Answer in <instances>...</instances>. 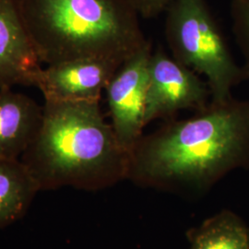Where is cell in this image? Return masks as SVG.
Returning a JSON list of instances; mask_svg holds the SVG:
<instances>
[{"label":"cell","instance_id":"obj_1","mask_svg":"<svg viewBox=\"0 0 249 249\" xmlns=\"http://www.w3.org/2000/svg\"><path fill=\"white\" fill-rule=\"evenodd\" d=\"M237 169H249V100L232 96L143 134L129 152L127 180L200 196Z\"/></svg>","mask_w":249,"mask_h":249},{"label":"cell","instance_id":"obj_2","mask_svg":"<svg viewBox=\"0 0 249 249\" xmlns=\"http://www.w3.org/2000/svg\"><path fill=\"white\" fill-rule=\"evenodd\" d=\"M19 160L40 190L97 191L127 180L129 152L100 102H47L42 124Z\"/></svg>","mask_w":249,"mask_h":249},{"label":"cell","instance_id":"obj_3","mask_svg":"<svg viewBox=\"0 0 249 249\" xmlns=\"http://www.w3.org/2000/svg\"><path fill=\"white\" fill-rule=\"evenodd\" d=\"M20 7L46 66L85 57L124 63L151 45L128 0H20Z\"/></svg>","mask_w":249,"mask_h":249},{"label":"cell","instance_id":"obj_4","mask_svg":"<svg viewBox=\"0 0 249 249\" xmlns=\"http://www.w3.org/2000/svg\"><path fill=\"white\" fill-rule=\"evenodd\" d=\"M164 36L172 56L203 76L211 102L232 97V89L248 80L234 60L206 0H173L165 10Z\"/></svg>","mask_w":249,"mask_h":249},{"label":"cell","instance_id":"obj_5","mask_svg":"<svg viewBox=\"0 0 249 249\" xmlns=\"http://www.w3.org/2000/svg\"><path fill=\"white\" fill-rule=\"evenodd\" d=\"M211 90L198 74L162 49L152 52L148 65L145 124L177 118L183 110L202 111L211 103Z\"/></svg>","mask_w":249,"mask_h":249},{"label":"cell","instance_id":"obj_6","mask_svg":"<svg viewBox=\"0 0 249 249\" xmlns=\"http://www.w3.org/2000/svg\"><path fill=\"white\" fill-rule=\"evenodd\" d=\"M152 46L125 60L107 85V107L116 138L128 152L143 135L148 65Z\"/></svg>","mask_w":249,"mask_h":249},{"label":"cell","instance_id":"obj_7","mask_svg":"<svg viewBox=\"0 0 249 249\" xmlns=\"http://www.w3.org/2000/svg\"><path fill=\"white\" fill-rule=\"evenodd\" d=\"M122 64L110 58L85 57L49 65L42 69L36 87L47 102H100Z\"/></svg>","mask_w":249,"mask_h":249},{"label":"cell","instance_id":"obj_8","mask_svg":"<svg viewBox=\"0 0 249 249\" xmlns=\"http://www.w3.org/2000/svg\"><path fill=\"white\" fill-rule=\"evenodd\" d=\"M41 64L27 31L20 0H0V89L36 87Z\"/></svg>","mask_w":249,"mask_h":249},{"label":"cell","instance_id":"obj_9","mask_svg":"<svg viewBox=\"0 0 249 249\" xmlns=\"http://www.w3.org/2000/svg\"><path fill=\"white\" fill-rule=\"evenodd\" d=\"M43 107L11 89H0V160H18L35 139Z\"/></svg>","mask_w":249,"mask_h":249},{"label":"cell","instance_id":"obj_10","mask_svg":"<svg viewBox=\"0 0 249 249\" xmlns=\"http://www.w3.org/2000/svg\"><path fill=\"white\" fill-rule=\"evenodd\" d=\"M40 187L21 160H0V229L21 219Z\"/></svg>","mask_w":249,"mask_h":249},{"label":"cell","instance_id":"obj_11","mask_svg":"<svg viewBox=\"0 0 249 249\" xmlns=\"http://www.w3.org/2000/svg\"><path fill=\"white\" fill-rule=\"evenodd\" d=\"M190 249H249V228L237 214L223 210L187 231Z\"/></svg>","mask_w":249,"mask_h":249},{"label":"cell","instance_id":"obj_12","mask_svg":"<svg viewBox=\"0 0 249 249\" xmlns=\"http://www.w3.org/2000/svg\"><path fill=\"white\" fill-rule=\"evenodd\" d=\"M230 15L235 43L243 58V68L249 80V0H231Z\"/></svg>","mask_w":249,"mask_h":249},{"label":"cell","instance_id":"obj_13","mask_svg":"<svg viewBox=\"0 0 249 249\" xmlns=\"http://www.w3.org/2000/svg\"><path fill=\"white\" fill-rule=\"evenodd\" d=\"M173 0H128L141 18L145 19L157 18L165 12Z\"/></svg>","mask_w":249,"mask_h":249}]
</instances>
